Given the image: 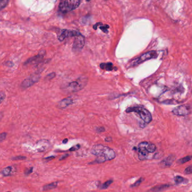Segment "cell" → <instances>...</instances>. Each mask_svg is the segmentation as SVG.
Masks as SVG:
<instances>
[{
  "instance_id": "6da1fadb",
  "label": "cell",
  "mask_w": 192,
  "mask_h": 192,
  "mask_svg": "<svg viewBox=\"0 0 192 192\" xmlns=\"http://www.w3.org/2000/svg\"><path fill=\"white\" fill-rule=\"evenodd\" d=\"M91 153L97 157L96 161L97 163L110 161L114 159L116 157V153L112 148L102 145L93 146Z\"/></svg>"
},
{
  "instance_id": "7a4b0ae2",
  "label": "cell",
  "mask_w": 192,
  "mask_h": 192,
  "mask_svg": "<svg viewBox=\"0 0 192 192\" xmlns=\"http://www.w3.org/2000/svg\"><path fill=\"white\" fill-rule=\"evenodd\" d=\"M139 159L140 160H146L149 159L150 153L154 152L156 150V147L151 143L147 142H141L138 145Z\"/></svg>"
},
{
  "instance_id": "3957f363",
  "label": "cell",
  "mask_w": 192,
  "mask_h": 192,
  "mask_svg": "<svg viewBox=\"0 0 192 192\" xmlns=\"http://www.w3.org/2000/svg\"><path fill=\"white\" fill-rule=\"evenodd\" d=\"M127 113H137L139 117L143 120V121L149 124L151 122L152 118L151 113L149 111L146 110L142 106H134L131 107L127 108L126 110Z\"/></svg>"
},
{
  "instance_id": "277c9868",
  "label": "cell",
  "mask_w": 192,
  "mask_h": 192,
  "mask_svg": "<svg viewBox=\"0 0 192 192\" xmlns=\"http://www.w3.org/2000/svg\"><path fill=\"white\" fill-rule=\"evenodd\" d=\"M88 83V78L80 77L75 81L70 83L65 87V90L68 92H76L84 88Z\"/></svg>"
},
{
  "instance_id": "5b68a950",
  "label": "cell",
  "mask_w": 192,
  "mask_h": 192,
  "mask_svg": "<svg viewBox=\"0 0 192 192\" xmlns=\"http://www.w3.org/2000/svg\"><path fill=\"white\" fill-rule=\"evenodd\" d=\"M80 0H66L60 4V10L64 13L72 11L78 7Z\"/></svg>"
},
{
  "instance_id": "8992f818",
  "label": "cell",
  "mask_w": 192,
  "mask_h": 192,
  "mask_svg": "<svg viewBox=\"0 0 192 192\" xmlns=\"http://www.w3.org/2000/svg\"><path fill=\"white\" fill-rule=\"evenodd\" d=\"M40 75L38 74H35L32 75L22 81L21 84V86L23 88H29L30 86H32L33 84L38 82L40 79Z\"/></svg>"
},
{
  "instance_id": "52a82bcc",
  "label": "cell",
  "mask_w": 192,
  "mask_h": 192,
  "mask_svg": "<svg viewBox=\"0 0 192 192\" xmlns=\"http://www.w3.org/2000/svg\"><path fill=\"white\" fill-rule=\"evenodd\" d=\"M157 53L154 51H151L148 52H147V53L142 55L140 57H139L137 59L134 60L133 65H138L139 64H140L145 61H147V60L155 58L157 57Z\"/></svg>"
},
{
  "instance_id": "ba28073f",
  "label": "cell",
  "mask_w": 192,
  "mask_h": 192,
  "mask_svg": "<svg viewBox=\"0 0 192 192\" xmlns=\"http://www.w3.org/2000/svg\"><path fill=\"white\" fill-rule=\"evenodd\" d=\"M85 45V38L80 34L79 35L76 36L73 44V50L74 51H78L81 50Z\"/></svg>"
},
{
  "instance_id": "9c48e42d",
  "label": "cell",
  "mask_w": 192,
  "mask_h": 192,
  "mask_svg": "<svg viewBox=\"0 0 192 192\" xmlns=\"http://www.w3.org/2000/svg\"><path fill=\"white\" fill-rule=\"evenodd\" d=\"M190 109L186 105L178 106L172 110V113L177 116H186L189 113Z\"/></svg>"
},
{
  "instance_id": "30bf717a",
  "label": "cell",
  "mask_w": 192,
  "mask_h": 192,
  "mask_svg": "<svg viewBox=\"0 0 192 192\" xmlns=\"http://www.w3.org/2000/svg\"><path fill=\"white\" fill-rule=\"evenodd\" d=\"M80 34L79 32L74 30H63L60 35L59 36V40L60 41H62L67 37H76Z\"/></svg>"
},
{
  "instance_id": "8fae6325",
  "label": "cell",
  "mask_w": 192,
  "mask_h": 192,
  "mask_svg": "<svg viewBox=\"0 0 192 192\" xmlns=\"http://www.w3.org/2000/svg\"><path fill=\"white\" fill-rule=\"evenodd\" d=\"M45 54H46V51H45L43 50V51H40V53H38L37 55H36V56H35L34 57H30V59H28L25 62L24 65H30V64H32V63L39 62L43 58Z\"/></svg>"
},
{
  "instance_id": "7c38bea8",
  "label": "cell",
  "mask_w": 192,
  "mask_h": 192,
  "mask_svg": "<svg viewBox=\"0 0 192 192\" xmlns=\"http://www.w3.org/2000/svg\"><path fill=\"white\" fill-rule=\"evenodd\" d=\"M73 103V100L71 97H67L66 98L62 99L61 101L58 104V107L60 108H65L67 107V106L72 105Z\"/></svg>"
},
{
  "instance_id": "4fadbf2b",
  "label": "cell",
  "mask_w": 192,
  "mask_h": 192,
  "mask_svg": "<svg viewBox=\"0 0 192 192\" xmlns=\"http://www.w3.org/2000/svg\"><path fill=\"white\" fill-rule=\"evenodd\" d=\"M174 159H175V157L174 156H172V155L170 156L162 161L161 165L165 166V167L170 166L172 165V162Z\"/></svg>"
},
{
  "instance_id": "5bb4252c",
  "label": "cell",
  "mask_w": 192,
  "mask_h": 192,
  "mask_svg": "<svg viewBox=\"0 0 192 192\" xmlns=\"http://www.w3.org/2000/svg\"><path fill=\"white\" fill-rule=\"evenodd\" d=\"M100 67L102 69L105 70L107 71H112L114 69L113 64L111 62L107 63H102L100 64Z\"/></svg>"
},
{
  "instance_id": "9a60e30c",
  "label": "cell",
  "mask_w": 192,
  "mask_h": 192,
  "mask_svg": "<svg viewBox=\"0 0 192 192\" xmlns=\"http://www.w3.org/2000/svg\"><path fill=\"white\" fill-rule=\"evenodd\" d=\"M170 186L169 185H161V186H156L152 188L150 192H160L165 189H166L167 188L169 187Z\"/></svg>"
},
{
  "instance_id": "2e32d148",
  "label": "cell",
  "mask_w": 192,
  "mask_h": 192,
  "mask_svg": "<svg viewBox=\"0 0 192 192\" xmlns=\"http://www.w3.org/2000/svg\"><path fill=\"white\" fill-rule=\"evenodd\" d=\"M57 184H58V182H53V183H50L49 184L45 185L43 187V189L45 191L53 189L56 188L57 186Z\"/></svg>"
},
{
  "instance_id": "e0dca14e",
  "label": "cell",
  "mask_w": 192,
  "mask_h": 192,
  "mask_svg": "<svg viewBox=\"0 0 192 192\" xmlns=\"http://www.w3.org/2000/svg\"><path fill=\"white\" fill-rule=\"evenodd\" d=\"M174 180H175V183L177 184H181V183H187L189 181L187 179H186V178H184L183 177H181L180 176H175V178H174Z\"/></svg>"
},
{
  "instance_id": "ac0fdd59",
  "label": "cell",
  "mask_w": 192,
  "mask_h": 192,
  "mask_svg": "<svg viewBox=\"0 0 192 192\" xmlns=\"http://www.w3.org/2000/svg\"><path fill=\"white\" fill-rule=\"evenodd\" d=\"M12 169L13 167L11 166H8L6 168L4 169L2 171H1V174L4 176H7L9 175H10L11 172L12 171Z\"/></svg>"
},
{
  "instance_id": "d6986e66",
  "label": "cell",
  "mask_w": 192,
  "mask_h": 192,
  "mask_svg": "<svg viewBox=\"0 0 192 192\" xmlns=\"http://www.w3.org/2000/svg\"><path fill=\"white\" fill-rule=\"evenodd\" d=\"M192 159V156H186L184 158H182L181 159H179L177 162L179 164H185L186 162L189 161L190 160H191Z\"/></svg>"
},
{
  "instance_id": "ffe728a7",
  "label": "cell",
  "mask_w": 192,
  "mask_h": 192,
  "mask_svg": "<svg viewBox=\"0 0 192 192\" xmlns=\"http://www.w3.org/2000/svg\"><path fill=\"white\" fill-rule=\"evenodd\" d=\"M9 1V0H0V10L6 6Z\"/></svg>"
},
{
  "instance_id": "44dd1931",
  "label": "cell",
  "mask_w": 192,
  "mask_h": 192,
  "mask_svg": "<svg viewBox=\"0 0 192 192\" xmlns=\"http://www.w3.org/2000/svg\"><path fill=\"white\" fill-rule=\"evenodd\" d=\"M113 180H107L106 182L103 184V185L102 186V189H107L109 186H110L113 183Z\"/></svg>"
},
{
  "instance_id": "7402d4cb",
  "label": "cell",
  "mask_w": 192,
  "mask_h": 192,
  "mask_svg": "<svg viewBox=\"0 0 192 192\" xmlns=\"http://www.w3.org/2000/svg\"><path fill=\"white\" fill-rule=\"evenodd\" d=\"M143 178H140V179L138 180H137L136 182H135L132 185V186H130V187L131 188H135V187H137V186H138L142 183V181H143Z\"/></svg>"
},
{
  "instance_id": "603a6c76",
  "label": "cell",
  "mask_w": 192,
  "mask_h": 192,
  "mask_svg": "<svg viewBox=\"0 0 192 192\" xmlns=\"http://www.w3.org/2000/svg\"><path fill=\"white\" fill-rule=\"evenodd\" d=\"M109 27L108 26H102V24L100 25L99 28L104 32V33H108V29Z\"/></svg>"
},
{
  "instance_id": "cb8c5ba5",
  "label": "cell",
  "mask_w": 192,
  "mask_h": 192,
  "mask_svg": "<svg viewBox=\"0 0 192 192\" xmlns=\"http://www.w3.org/2000/svg\"><path fill=\"white\" fill-rule=\"evenodd\" d=\"M6 98V94L4 92H0V104L5 100Z\"/></svg>"
},
{
  "instance_id": "d4e9b609",
  "label": "cell",
  "mask_w": 192,
  "mask_h": 192,
  "mask_svg": "<svg viewBox=\"0 0 192 192\" xmlns=\"http://www.w3.org/2000/svg\"><path fill=\"white\" fill-rule=\"evenodd\" d=\"M55 77H56V74L55 73H50V74H49L48 75H47L46 78L47 80H51L54 78Z\"/></svg>"
},
{
  "instance_id": "484cf974",
  "label": "cell",
  "mask_w": 192,
  "mask_h": 192,
  "mask_svg": "<svg viewBox=\"0 0 192 192\" xmlns=\"http://www.w3.org/2000/svg\"><path fill=\"white\" fill-rule=\"evenodd\" d=\"M27 159L26 157L25 156H16L13 157L12 159L13 160H24Z\"/></svg>"
},
{
  "instance_id": "4316f807",
  "label": "cell",
  "mask_w": 192,
  "mask_h": 192,
  "mask_svg": "<svg viewBox=\"0 0 192 192\" xmlns=\"http://www.w3.org/2000/svg\"><path fill=\"white\" fill-rule=\"evenodd\" d=\"M184 173L186 174H191L192 173V166H190L189 167H188L187 168H186L185 171H184Z\"/></svg>"
},
{
  "instance_id": "83f0119b",
  "label": "cell",
  "mask_w": 192,
  "mask_h": 192,
  "mask_svg": "<svg viewBox=\"0 0 192 192\" xmlns=\"http://www.w3.org/2000/svg\"><path fill=\"white\" fill-rule=\"evenodd\" d=\"M7 136L6 132H2L1 134H0V142L5 140L6 139Z\"/></svg>"
},
{
  "instance_id": "f1b7e54d",
  "label": "cell",
  "mask_w": 192,
  "mask_h": 192,
  "mask_svg": "<svg viewBox=\"0 0 192 192\" xmlns=\"http://www.w3.org/2000/svg\"><path fill=\"white\" fill-rule=\"evenodd\" d=\"M80 147V146L79 145H76V146H73V147H72L69 149V151H77V150H78V149H79Z\"/></svg>"
},
{
  "instance_id": "f546056e",
  "label": "cell",
  "mask_w": 192,
  "mask_h": 192,
  "mask_svg": "<svg viewBox=\"0 0 192 192\" xmlns=\"http://www.w3.org/2000/svg\"><path fill=\"white\" fill-rule=\"evenodd\" d=\"M33 167H30L29 169H27L25 170V174L26 175H28L29 174H30L32 172H33Z\"/></svg>"
},
{
  "instance_id": "4dcf8cb0",
  "label": "cell",
  "mask_w": 192,
  "mask_h": 192,
  "mask_svg": "<svg viewBox=\"0 0 192 192\" xmlns=\"http://www.w3.org/2000/svg\"><path fill=\"white\" fill-rule=\"evenodd\" d=\"M96 131L98 132H103L105 130V129L103 127H99L96 128Z\"/></svg>"
},
{
  "instance_id": "1f68e13d",
  "label": "cell",
  "mask_w": 192,
  "mask_h": 192,
  "mask_svg": "<svg viewBox=\"0 0 192 192\" xmlns=\"http://www.w3.org/2000/svg\"><path fill=\"white\" fill-rule=\"evenodd\" d=\"M68 156H69V154H65L63 155V156L60 158V160H63V159H66Z\"/></svg>"
},
{
  "instance_id": "d6a6232c",
  "label": "cell",
  "mask_w": 192,
  "mask_h": 192,
  "mask_svg": "<svg viewBox=\"0 0 192 192\" xmlns=\"http://www.w3.org/2000/svg\"><path fill=\"white\" fill-rule=\"evenodd\" d=\"M55 158V156H50V157H46V158H45V160H51V159H53Z\"/></svg>"
},
{
  "instance_id": "836d02e7",
  "label": "cell",
  "mask_w": 192,
  "mask_h": 192,
  "mask_svg": "<svg viewBox=\"0 0 192 192\" xmlns=\"http://www.w3.org/2000/svg\"><path fill=\"white\" fill-rule=\"evenodd\" d=\"M105 140L106 142H110L111 140V138H106Z\"/></svg>"
},
{
  "instance_id": "e575fe53",
  "label": "cell",
  "mask_w": 192,
  "mask_h": 192,
  "mask_svg": "<svg viewBox=\"0 0 192 192\" xmlns=\"http://www.w3.org/2000/svg\"><path fill=\"white\" fill-rule=\"evenodd\" d=\"M3 116H4V114H3V113H0V120L2 119V118H3Z\"/></svg>"
},
{
  "instance_id": "d590c367",
  "label": "cell",
  "mask_w": 192,
  "mask_h": 192,
  "mask_svg": "<svg viewBox=\"0 0 192 192\" xmlns=\"http://www.w3.org/2000/svg\"><path fill=\"white\" fill-rule=\"evenodd\" d=\"M67 139H64V140H63V143H66L67 142Z\"/></svg>"
},
{
  "instance_id": "8d00e7d4",
  "label": "cell",
  "mask_w": 192,
  "mask_h": 192,
  "mask_svg": "<svg viewBox=\"0 0 192 192\" xmlns=\"http://www.w3.org/2000/svg\"><path fill=\"white\" fill-rule=\"evenodd\" d=\"M86 1H91V0H86Z\"/></svg>"
},
{
  "instance_id": "74e56055",
  "label": "cell",
  "mask_w": 192,
  "mask_h": 192,
  "mask_svg": "<svg viewBox=\"0 0 192 192\" xmlns=\"http://www.w3.org/2000/svg\"></svg>"
},
{
  "instance_id": "f35d334b",
  "label": "cell",
  "mask_w": 192,
  "mask_h": 192,
  "mask_svg": "<svg viewBox=\"0 0 192 192\" xmlns=\"http://www.w3.org/2000/svg\"><path fill=\"white\" fill-rule=\"evenodd\" d=\"M191 192H192V191H191Z\"/></svg>"
}]
</instances>
